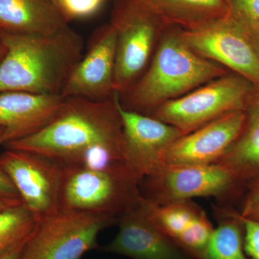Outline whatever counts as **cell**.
Here are the masks:
<instances>
[{
	"label": "cell",
	"instance_id": "1",
	"mask_svg": "<svg viewBox=\"0 0 259 259\" xmlns=\"http://www.w3.org/2000/svg\"><path fill=\"white\" fill-rule=\"evenodd\" d=\"M4 146L47 156L63 166H75L99 149L112 150L125 156L117 93L105 101L64 97L60 110L47 125Z\"/></svg>",
	"mask_w": 259,
	"mask_h": 259
},
{
	"label": "cell",
	"instance_id": "22",
	"mask_svg": "<svg viewBox=\"0 0 259 259\" xmlns=\"http://www.w3.org/2000/svg\"><path fill=\"white\" fill-rule=\"evenodd\" d=\"M106 0H59V7L69 22L88 18L99 11Z\"/></svg>",
	"mask_w": 259,
	"mask_h": 259
},
{
	"label": "cell",
	"instance_id": "7",
	"mask_svg": "<svg viewBox=\"0 0 259 259\" xmlns=\"http://www.w3.org/2000/svg\"><path fill=\"white\" fill-rule=\"evenodd\" d=\"M117 223L107 216L60 211L37 221L19 259H81L99 248L100 233Z\"/></svg>",
	"mask_w": 259,
	"mask_h": 259
},
{
	"label": "cell",
	"instance_id": "18",
	"mask_svg": "<svg viewBox=\"0 0 259 259\" xmlns=\"http://www.w3.org/2000/svg\"><path fill=\"white\" fill-rule=\"evenodd\" d=\"M168 25L182 28L229 15L226 0H140Z\"/></svg>",
	"mask_w": 259,
	"mask_h": 259
},
{
	"label": "cell",
	"instance_id": "12",
	"mask_svg": "<svg viewBox=\"0 0 259 259\" xmlns=\"http://www.w3.org/2000/svg\"><path fill=\"white\" fill-rule=\"evenodd\" d=\"M117 102L122 119L126 161L141 182L161 166L167 148L184 134L175 126L153 116L124 108L118 94Z\"/></svg>",
	"mask_w": 259,
	"mask_h": 259
},
{
	"label": "cell",
	"instance_id": "10",
	"mask_svg": "<svg viewBox=\"0 0 259 259\" xmlns=\"http://www.w3.org/2000/svg\"><path fill=\"white\" fill-rule=\"evenodd\" d=\"M185 41L199 55L259 85V57L250 39L231 14L182 28Z\"/></svg>",
	"mask_w": 259,
	"mask_h": 259
},
{
	"label": "cell",
	"instance_id": "9",
	"mask_svg": "<svg viewBox=\"0 0 259 259\" xmlns=\"http://www.w3.org/2000/svg\"><path fill=\"white\" fill-rule=\"evenodd\" d=\"M0 166L37 221L60 212L61 163L38 153L6 148L0 155Z\"/></svg>",
	"mask_w": 259,
	"mask_h": 259
},
{
	"label": "cell",
	"instance_id": "19",
	"mask_svg": "<svg viewBox=\"0 0 259 259\" xmlns=\"http://www.w3.org/2000/svg\"><path fill=\"white\" fill-rule=\"evenodd\" d=\"M218 225L214 228L203 259H250L244 249V227L239 212L216 208Z\"/></svg>",
	"mask_w": 259,
	"mask_h": 259
},
{
	"label": "cell",
	"instance_id": "3",
	"mask_svg": "<svg viewBox=\"0 0 259 259\" xmlns=\"http://www.w3.org/2000/svg\"><path fill=\"white\" fill-rule=\"evenodd\" d=\"M228 73L192 50L182 37L181 27L170 25L163 30L147 69L119 99L124 108L151 115L166 102Z\"/></svg>",
	"mask_w": 259,
	"mask_h": 259
},
{
	"label": "cell",
	"instance_id": "8",
	"mask_svg": "<svg viewBox=\"0 0 259 259\" xmlns=\"http://www.w3.org/2000/svg\"><path fill=\"white\" fill-rule=\"evenodd\" d=\"M241 185L228 168L218 163L204 166L161 164L140 182L143 197L156 204L192 200L196 197L228 198Z\"/></svg>",
	"mask_w": 259,
	"mask_h": 259
},
{
	"label": "cell",
	"instance_id": "25",
	"mask_svg": "<svg viewBox=\"0 0 259 259\" xmlns=\"http://www.w3.org/2000/svg\"><path fill=\"white\" fill-rule=\"evenodd\" d=\"M241 218L244 227L245 253L250 259H259V221Z\"/></svg>",
	"mask_w": 259,
	"mask_h": 259
},
{
	"label": "cell",
	"instance_id": "23",
	"mask_svg": "<svg viewBox=\"0 0 259 259\" xmlns=\"http://www.w3.org/2000/svg\"><path fill=\"white\" fill-rule=\"evenodd\" d=\"M240 215L244 219L259 221V178L246 184Z\"/></svg>",
	"mask_w": 259,
	"mask_h": 259
},
{
	"label": "cell",
	"instance_id": "28",
	"mask_svg": "<svg viewBox=\"0 0 259 259\" xmlns=\"http://www.w3.org/2000/svg\"><path fill=\"white\" fill-rule=\"evenodd\" d=\"M25 242L22 243V244L18 245V246L15 247L13 249L9 250V251L7 252L4 254L0 255V259H19Z\"/></svg>",
	"mask_w": 259,
	"mask_h": 259
},
{
	"label": "cell",
	"instance_id": "17",
	"mask_svg": "<svg viewBox=\"0 0 259 259\" xmlns=\"http://www.w3.org/2000/svg\"><path fill=\"white\" fill-rule=\"evenodd\" d=\"M244 112L241 134L216 163L228 168L243 185L259 178V85L253 86Z\"/></svg>",
	"mask_w": 259,
	"mask_h": 259
},
{
	"label": "cell",
	"instance_id": "24",
	"mask_svg": "<svg viewBox=\"0 0 259 259\" xmlns=\"http://www.w3.org/2000/svg\"><path fill=\"white\" fill-rule=\"evenodd\" d=\"M230 13L259 24V0H226Z\"/></svg>",
	"mask_w": 259,
	"mask_h": 259
},
{
	"label": "cell",
	"instance_id": "21",
	"mask_svg": "<svg viewBox=\"0 0 259 259\" xmlns=\"http://www.w3.org/2000/svg\"><path fill=\"white\" fill-rule=\"evenodd\" d=\"M37 221L23 203L0 210V255L25 243Z\"/></svg>",
	"mask_w": 259,
	"mask_h": 259
},
{
	"label": "cell",
	"instance_id": "20",
	"mask_svg": "<svg viewBox=\"0 0 259 259\" xmlns=\"http://www.w3.org/2000/svg\"><path fill=\"white\" fill-rule=\"evenodd\" d=\"M143 203L155 224L177 245L203 210L192 200L156 204L144 197Z\"/></svg>",
	"mask_w": 259,
	"mask_h": 259
},
{
	"label": "cell",
	"instance_id": "13",
	"mask_svg": "<svg viewBox=\"0 0 259 259\" xmlns=\"http://www.w3.org/2000/svg\"><path fill=\"white\" fill-rule=\"evenodd\" d=\"M245 112H230L190 134L169 146L161 163L170 166H204L216 163L241 134Z\"/></svg>",
	"mask_w": 259,
	"mask_h": 259
},
{
	"label": "cell",
	"instance_id": "2",
	"mask_svg": "<svg viewBox=\"0 0 259 259\" xmlns=\"http://www.w3.org/2000/svg\"><path fill=\"white\" fill-rule=\"evenodd\" d=\"M5 32L8 52L0 64V93L61 95L83 55V38L69 25L50 34Z\"/></svg>",
	"mask_w": 259,
	"mask_h": 259
},
{
	"label": "cell",
	"instance_id": "16",
	"mask_svg": "<svg viewBox=\"0 0 259 259\" xmlns=\"http://www.w3.org/2000/svg\"><path fill=\"white\" fill-rule=\"evenodd\" d=\"M69 25L54 0H0V29L16 34H50Z\"/></svg>",
	"mask_w": 259,
	"mask_h": 259
},
{
	"label": "cell",
	"instance_id": "27",
	"mask_svg": "<svg viewBox=\"0 0 259 259\" xmlns=\"http://www.w3.org/2000/svg\"><path fill=\"white\" fill-rule=\"evenodd\" d=\"M231 14V13H230ZM235 20L241 25L248 38L250 39L252 45L254 48L259 57V24L246 20V19L239 18L231 15Z\"/></svg>",
	"mask_w": 259,
	"mask_h": 259
},
{
	"label": "cell",
	"instance_id": "6",
	"mask_svg": "<svg viewBox=\"0 0 259 259\" xmlns=\"http://www.w3.org/2000/svg\"><path fill=\"white\" fill-rule=\"evenodd\" d=\"M253 86L243 76L228 73L166 102L151 116L190 134L230 112L244 111Z\"/></svg>",
	"mask_w": 259,
	"mask_h": 259
},
{
	"label": "cell",
	"instance_id": "31",
	"mask_svg": "<svg viewBox=\"0 0 259 259\" xmlns=\"http://www.w3.org/2000/svg\"><path fill=\"white\" fill-rule=\"evenodd\" d=\"M54 1H55L56 4L58 5V6H59V0H54Z\"/></svg>",
	"mask_w": 259,
	"mask_h": 259
},
{
	"label": "cell",
	"instance_id": "15",
	"mask_svg": "<svg viewBox=\"0 0 259 259\" xmlns=\"http://www.w3.org/2000/svg\"><path fill=\"white\" fill-rule=\"evenodd\" d=\"M64 101L61 95H37L23 92L0 93V127L4 144L28 137L47 125Z\"/></svg>",
	"mask_w": 259,
	"mask_h": 259
},
{
	"label": "cell",
	"instance_id": "4",
	"mask_svg": "<svg viewBox=\"0 0 259 259\" xmlns=\"http://www.w3.org/2000/svg\"><path fill=\"white\" fill-rule=\"evenodd\" d=\"M110 23L116 33L115 92L121 96L147 69L170 25L140 0H117Z\"/></svg>",
	"mask_w": 259,
	"mask_h": 259
},
{
	"label": "cell",
	"instance_id": "5",
	"mask_svg": "<svg viewBox=\"0 0 259 259\" xmlns=\"http://www.w3.org/2000/svg\"><path fill=\"white\" fill-rule=\"evenodd\" d=\"M61 211L119 219L143 198L134 176L79 166H63Z\"/></svg>",
	"mask_w": 259,
	"mask_h": 259
},
{
	"label": "cell",
	"instance_id": "14",
	"mask_svg": "<svg viewBox=\"0 0 259 259\" xmlns=\"http://www.w3.org/2000/svg\"><path fill=\"white\" fill-rule=\"evenodd\" d=\"M143 198L121 216L118 232L102 251L132 259H193L155 224Z\"/></svg>",
	"mask_w": 259,
	"mask_h": 259
},
{
	"label": "cell",
	"instance_id": "11",
	"mask_svg": "<svg viewBox=\"0 0 259 259\" xmlns=\"http://www.w3.org/2000/svg\"><path fill=\"white\" fill-rule=\"evenodd\" d=\"M116 33L111 24L97 28L61 93L93 101L112 99L115 92Z\"/></svg>",
	"mask_w": 259,
	"mask_h": 259
},
{
	"label": "cell",
	"instance_id": "26",
	"mask_svg": "<svg viewBox=\"0 0 259 259\" xmlns=\"http://www.w3.org/2000/svg\"><path fill=\"white\" fill-rule=\"evenodd\" d=\"M4 144V129L0 127V146ZM0 200L11 204L23 203L15 189L6 173L0 166Z\"/></svg>",
	"mask_w": 259,
	"mask_h": 259
},
{
	"label": "cell",
	"instance_id": "29",
	"mask_svg": "<svg viewBox=\"0 0 259 259\" xmlns=\"http://www.w3.org/2000/svg\"><path fill=\"white\" fill-rule=\"evenodd\" d=\"M8 52V44H7L5 32L0 29V64L3 61Z\"/></svg>",
	"mask_w": 259,
	"mask_h": 259
},
{
	"label": "cell",
	"instance_id": "30",
	"mask_svg": "<svg viewBox=\"0 0 259 259\" xmlns=\"http://www.w3.org/2000/svg\"><path fill=\"white\" fill-rule=\"evenodd\" d=\"M10 205H14V204H9L8 202H4V201L0 200V210L9 207Z\"/></svg>",
	"mask_w": 259,
	"mask_h": 259
}]
</instances>
